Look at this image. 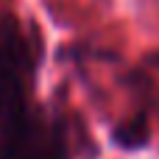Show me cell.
<instances>
[{
  "label": "cell",
  "instance_id": "obj_1",
  "mask_svg": "<svg viewBox=\"0 0 159 159\" xmlns=\"http://www.w3.org/2000/svg\"><path fill=\"white\" fill-rule=\"evenodd\" d=\"M42 42L17 14H0V159H73L59 115L36 101Z\"/></svg>",
  "mask_w": 159,
  "mask_h": 159
}]
</instances>
